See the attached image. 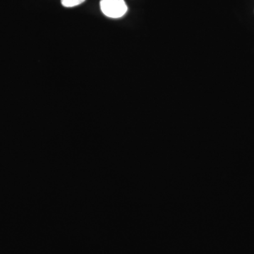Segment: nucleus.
<instances>
[{"label": "nucleus", "instance_id": "f257e3e1", "mask_svg": "<svg viewBox=\"0 0 254 254\" xmlns=\"http://www.w3.org/2000/svg\"><path fill=\"white\" fill-rule=\"evenodd\" d=\"M100 6L105 16L113 18L122 17L128 9L125 0H100Z\"/></svg>", "mask_w": 254, "mask_h": 254}, {"label": "nucleus", "instance_id": "f03ea898", "mask_svg": "<svg viewBox=\"0 0 254 254\" xmlns=\"http://www.w3.org/2000/svg\"><path fill=\"white\" fill-rule=\"evenodd\" d=\"M86 0H61L62 4L65 7H73L84 2Z\"/></svg>", "mask_w": 254, "mask_h": 254}]
</instances>
